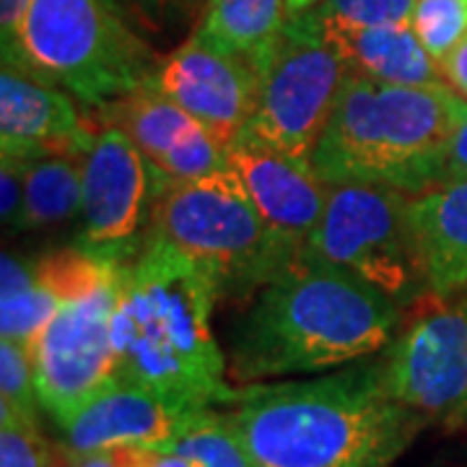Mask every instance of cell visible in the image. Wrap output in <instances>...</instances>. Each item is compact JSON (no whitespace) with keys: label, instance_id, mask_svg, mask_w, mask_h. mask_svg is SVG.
Instances as JSON below:
<instances>
[{"label":"cell","instance_id":"cell-1","mask_svg":"<svg viewBox=\"0 0 467 467\" xmlns=\"http://www.w3.org/2000/svg\"><path fill=\"white\" fill-rule=\"evenodd\" d=\"M218 299L195 260L146 232L138 252L117 265V377L192 410L234 405L239 389L226 382V356L211 330Z\"/></svg>","mask_w":467,"mask_h":467},{"label":"cell","instance_id":"cell-2","mask_svg":"<svg viewBox=\"0 0 467 467\" xmlns=\"http://www.w3.org/2000/svg\"><path fill=\"white\" fill-rule=\"evenodd\" d=\"M232 420L257 467H389L429 418L387 387L384 364L239 389Z\"/></svg>","mask_w":467,"mask_h":467},{"label":"cell","instance_id":"cell-3","mask_svg":"<svg viewBox=\"0 0 467 467\" xmlns=\"http://www.w3.org/2000/svg\"><path fill=\"white\" fill-rule=\"evenodd\" d=\"M402 309L343 267L299 252L236 319L232 368L239 382L315 374L384 350Z\"/></svg>","mask_w":467,"mask_h":467},{"label":"cell","instance_id":"cell-4","mask_svg":"<svg viewBox=\"0 0 467 467\" xmlns=\"http://www.w3.org/2000/svg\"><path fill=\"white\" fill-rule=\"evenodd\" d=\"M467 99L450 84H384L346 78L312 164L330 184H368L423 195L444 182L451 138Z\"/></svg>","mask_w":467,"mask_h":467},{"label":"cell","instance_id":"cell-5","mask_svg":"<svg viewBox=\"0 0 467 467\" xmlns=\"http://www.w3.org/2000/svg\"><path fill=\"white\" fill-rule=\"evenodd\" d=\"M146 232L195 260L221 299H252L301 252L260 216L232 167L169 184Z\"/></svg>","mask_w":467,"mask_h":467},{"label":"cell","instance_id":"cell-6","mask_svg":"<svg viewBox=\"0 0 467 467\" xmlns=\"http://www.w3.org/2000/svg\"><path fill=\"white\" fill-rule=\"evenodd\" d=\"M156 63L117 0H32L8 66L104 109L149 84Z\"/></svg>","mask_w":467,"mask_h":467},{"label":"cell","instance_id":"cell-7","mask_svg":"<svg viewBox=\"0 0 467 467\" xmlns=\"http://www.w3.org/2000/svg\"><path fill=\"white\" fill-rule=\"evenodd\" d=\"M252 60L260 73V101L239 138L312 161L350 76L348 63L312 11L285 18Z\"/></svg>","mask_w":467,"mask_h":467},{"label":"cell","instance_id":"cell-8","mask_svg":"<svg viewBox=\"0 0 467 467\" xmlns=\"http://www.w3.org/2000/svg\"><path fill=\"white\" fill-rule=\"evenodd\" d=\"M301 252L364 278L400 309L431 294L410 221V195L398 190L333 184L325 216Z\"/></svg>","mask_w":467,"mask_h":467},{"label":"cell","instance_id":"cell-9","mask_svg":"<svg viewBox=\"0 0 467 467\" xmlns=\"http://www.w3.org/2000/svg\"><path fill=\"white\" fill-rule=\"evenodd\" d=\"M117 265L88 291L63 301L34 343L36 398L57 426L117 377L112 343Z\"/></svg>","mask_w":467,"mask_h":467},{"label":"cell","instance_id":"cell-10","mask_svg":"<svg viewBox=\"0 0 467 467\" xmlns=\"http://www.w3.org/2000/svg\"><path fill=\"white\" fill-rule=\"evenodd\" d=\"M81 239L76 247L109 260H128L143 242V226L169 180L117 125H101L84 150Z\"/></svg>","mask_w":467,"mask_h":467},{"label":"cell","instance_id":"cell-11","mask_svg":"<svg viewBox=\"0 0 467 467\" xmlns=\"http://www.w3.org/2000/svg\"><path fill=\"white\" fill-rule=\"evenodd\" d=\"M389 392L441 420L467 418V299L410 322L384 348Z\"/></svg>","mask_w":467,"mask_h":467},{"label":"cell","instance_id":"cell-12","mask_svg":"<svg viewBox=\"0 0 467 467\" xmlns=\"http://www.w3.org/2000/svg\"><path fill=\"white\" fill-rule=\"evenodd\" d=\"M202 122L229 149L254 117L260 73L252 57L205 45L195 34L159 57L149 84Z\"/></svg>","mask_w":467,"mask_h":467},{"label":"cell","instance_id":"cell-13","mask_svg":"<svg viewBox=\"0 0 467 467\" xmlns=\"http://www.w3.org/2000/svg\"><path fill=\"white\" fill-rule=\"evenodd\" d=\"M198 410L143 384L115 377L60 426L73 454L104 450H164Z\"/></svg>","mask_w":467,"mask_h":467},{"label":"cell","instance_id":"cell-14","mask_svg":"<svg viewBox=\"0 0 467 467\" xmlns=\"http://www.w3.org/2000/svg\"><path fill=\"white\" fill-rule=\"evenodd\" d=\"M107 125L130 135L138 150L169 182H190L229 167V149L180 104L143 86L99 109Z\"/></svg>","mask_w":467,"mask_h":467},{"label":"cell","instance_id":"cell-15","mask_svg":"<svg viewBox=\"0 0 467 467\" xmlns=\"http://www.w3.org/2000/svg\"><path fill=\"white\" fill-rule=\"evenodd\" d=\"M229 167L244 184L260 216L304 250L330 198V184L319 177L315 164L236 138L229 146Z\"/></svg>","mask_w":467,"mask_h":467},{"label":"cell","instance_id":"cell-16","mask_svg":"<svg viewBox=\"0 0 467 467\" xmlns=\"http://www.w3.org/2000/svg\"><path fill=\"white\" fill-rule=\"evenodd\" d=\"M94 140L67 91L29 70L3 66L0 73V149L34 159L45 153H84Z\"/></svg>","mask_w":467,"mask_h":467},{"label":"cell","instance_id":"cell-17","mask_svg":"<svg viewBox=\"0 0 467 467\" xmlns=\"http://www.w3.org/2000/svg\"><path fill=\"white\" fill-rule=\"evenodd\" d=\"M410 221L431 294L447 299L467 288V180L410 195Z\"/></svg>","mask_w":467,"mask_h":467},{"label":"cell","instance_id":"cell-18","mask_svg":"<svg viewBox=\"0 0 467 467\" xmlns=\"http://www.w3.org/2000/svg\"><path fill=\"white\" fill-rule=\"evenodd\" d=\"M325 32L333 39V45L353 73H361L384 84H447L439 63L423 47V42L418 39L410 24L377 26V29H327L325 26Z\"/></svg>","mask_w":467,"mask_h":467},{"label":"cell","instance_id":"cell-19","mask_svg":"<svg viewBox=\"0 0 467 467\" xmlns=\"http://www.w3.org/2000/svg\"><path fill=\"white\" fill-rule=\"evenodd\" d=\"M63 296L36 273V260L3 252L0 263V340L34 348L57 315Z\"/></svg>","mask_w":467,"mask_h":467},{"label":"cell","instance_id":"cell-20","mask_svg":"<svg viewBox=\"0 0 467 467\" xmlns=\"http://www.w3.org/2000/svg\"><path fill=\"white\" fill-rule=\"evenodd\" d=\"M285 0H208L195 36L223 52L254 57L281 32Z\"/></svg>","mask_w":467,"mask_h":467},{"label":"cell","instance_id":"cell-21","mask_svg":"<svg viewBox=\"0 0 467 467\" xmlns=\"http://www.w3.org/2000/svg\"><path fill=\"white\" fill-rule=\"evenodd\" d=\"M84 153H45L26 159V226L50 229L81 218Z\"/></svg>","mask_w":467,"mask_h":467},{"label":"cell","instance_id":"cell-22","mask_svg":"<svg viewBox=\"0 0 467 467\" xmlns=\"http://www.w3.org/2000/svg\"><path fill=\"white\" fill-rule=\"evenodd\" d=\"M164 451L190 460L192 467H257L234 426L232 413H218L213 408L198 410Z\"/></svg>","mask_w":467,"mask_h":467},{"label":"cell","instance_id":"cell-23","mask_svg":"<svg viewBox=\"0 0 467 467\" xmlns=\"http://www.w3.org/2000/svg\"><path fill=\"white\" fill-rule=\"evenodd\" d=\"M327 29H377L413 24L416 0H319L312 8Z\"/></svg>","mask_w":467,"mask_h":467},{"label":"cell","instance_id":"cell-24","mask_svg":"<svg viewBox=\"0 0 467 467\" xmlns=\"http://www.w3.org/2000/svg\"><path fill=\"white\" fill-rule=\"evenodd\" d=\"M410 26L441 66L467 36V0H416Z\"/></svg>","mask_w":467,"mask_h":467},{"label":"cell","instance_id":"cell-25","mask_svg":"<svg viewBox=\"0 0 467 467\" xmlns=\"http://www.w3.org/2000/svg\"><path fill=\"white\" fill-rule=\"evenodd\" d=\"M36 400L32 348L0 340V410L34 418Z\"/></svg>","mask_w":467,"mask_h":467},{"label":"cell","instance_id":"cell-26","mask_svg":"<svg viewBox=\"0 0 467 467\" xmlns=\"http://www.w3.org/2000/svg\"><path fill=\"white\" fill-rule=\"evenodd\" d=\"M50 444L32 416L0 410V467H45Z\"/></svg>","mask_w":467,"mask_h":467},{"label":"cell","instance_id":"cell-27","mask_svg":"<svg viewBox=\"0 0 467 467\" xmlns=\"http://www.w3.org/2000/svg\"><path fill=\"white\" fill-rule=\"evenodd\" d=\"M0 213L3 226L26 232V159L3 153L0 161Z\"/></svg>","mask_w":467,"mask_h":467},{"label":"cell","instance_id":"cell-28","mask_svg":"<svg viewBox=\"0 0 467 467\" xmlns=\"http://www.w3.org/2000/svg\"><path fill=\"white\" fill-rule=\"evenodd\" d=\"M32 0H0V47H3V66L14 63L18 50L21 26Z\"/></svg>","mask_w":467,"mask_h":467},{"label":"cell","instance_id":"cell-29","mask_svg":"<svg viewBox=\"0 0 467 467\" xmlns=\"http://www.w3.org/2000/svg\"><path fill=\"white\" fill-rule=\"evenodd\" d=\"M140 16L149 21L150 26H169V24H180L190 14V5L195 0H128Z\"/></svg>","mask_w":467,"mask_h":467},{"label":"cell","instance_id":"cell-30","mask_svg":"<svg viewBox=\"0 0 467 467\" xmlns=\"http://www.w3.org/2000/svg\"><path fill=\"white\" fill-rule=\"evenodd\" d=\"M439 67H441L444 81H447L462 99H467V36L450 52V55H447V60Z\"/></svg>","mask_w":467,"mask_h":467},{"label":"cell","instance_id":"cell-31","mask_svg":"<svg viewBox=\"0 0 467 467\" xmlns=\"http://www.w3.org/2000/svg\"><path fill=\"white\" fill-rule=\"evenodd\" d=\"M467 180V117L462 125L457 128V133L451 138L450 156H447V169H444V182H457Z\"/></svg>","mask_w":467,"mask_h":467},{"label":"cell","instance_id":"cell-32","mask_svg":"<svg viewBox=\"0 0 467 467\" xmlns=\"http://www.w3.org/2000/svg\"><path fill=\"white\" fill-rule=\"evenodd\" d=\"M73 467H133V447L91 451V454H73Z\"/></svg>","mask_w":467,"mask_h":467},{"label":"cell","instance_id":"cell-33","mask_svg":"<svg viewBox=\"0 0 467 467\" xmlns=\"http://www.w3.org/2000/svg\"><path fill=\"white\" fill-rule=\"evenodd\" d=\"M133 467H192V462L174 451L133 450Z\"/></svg>","mask_w":467,"mask_h":467},{"label":"cell","instance_id":"cell-34","mask_svg":"<svg viewBox=\"0 0 467 467\" xmlns=\"http://www.w3.org/2000/svg\"><path fill=\"white\" fill-rule=\"evenodd\" d=\"M429 467H467V436H460L436 451Z\"/></svg>","mask_w":467,"mask_h":467},{"label":"cell","instance_id":"cell-35","mask_svg":"<svg viewBox=\"0 0 467 467\" xmlns=\"http://www.w3.org/2000/svg\"><path fill=\"white\" fill-rule=\"evenodd\" d=\"M45 467H73V454H70V450H67L66 444H63V447H50L47 465Z\"/></svg>","mask_w":467,"mask_h":467},{"label":"cell","instance_id":"cell-36","mask_svg":"<svg viewBox=\"0 0 467 467\" xmlns=\"http://www.w3.org/2000/svg\"><path fill=\"white\" fill-rule=\"evenodd\" d=\"M319 0H285L288 5V16H299V14H306L317 5Z\"/></svg>","mask_w":467,"mask_h":467}]
</instances>
